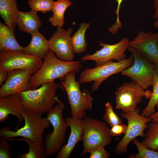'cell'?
<instances>
[{
  "instance_id": "obj_22",
  "label": "cell",
  "mask_w": 158,
  "mask_h": 158,
  "mask_svg": "<svg viewBox=\"0 0 158 158\" xmlns=\"http://www.w3.org/2000/svg\"><path fill=\"white\" fill-rule=\"evenodd\" d=\"M8 141H21L28 144L29 151L27 153H21L17 156L19 158H45L46 157V149L43 142L30 139L22 137L6 139Z\"/></svg>"
},
{
  "instance_id": "obj_10",
  "label": "cell",
  "mask_w": 158,
  "mask_h": 158,
  "mask_svg": "<svg viewBox=\"0 0 158 158\" xmlns=\"http://www.w3.org/2000/svg\"><path fill=\"white\" fill-rule=\"evenodd\" d=\"M144 90L133 81L123 83L117 88L116 92V108L125 113L134 111L143 97L150 98L152 93Z\"/></svg>"
},
{
  "instance_id": "obj_4",
  "label": "cell",
  "mask_w": 158,
  "mask_h": 158,
  "mask_svg": "<svg viewBox=\"0 0 158 158\" xmlns=\"http://www.w3.org/2000/svg\"><path fill=\"white\" fill-rule=\"evenodd\" d=\"M64 104L60 103L47 113L46 117L53 126L52 133L46 134L44 140L46 157L57 154L65 141V134L68 126L63 116Z\"/></svg>"
},
{
  "instance_id": "obj_24",
  "label": "cell",
  "mask_w": 158,
  "mask_h": 158,
  "mask_svg": "<svg viewBox=\"0 0 158 158\" xmlns=\"http://www.w3.org/2000/svg\"><path fill=\"white\" fill-rule=\"evenodd\" d=\"M90 25L89 23L82 22L77 31L71 37V41L75 53L81 54L86 50L87 44L85 34L86 30L90 27Z\"/></svg>"
},
{
  "instance_id": "obj_28",
  "label": "cell",
  "mask_w": 158,
  "mask_h": 158,
  "mask_svg": "<svg viewBox=\"0 0 158 158\" xmlns=\"http://www.w3.org/2000/svg\"><path fill=\"white\" fill-rule=\"evenodd\" d=\"M54 2L53 0H30L27 2L32 9L43 13L52 11Z\"/></svg>"
},
{
  "instance_id": "obj_23",
  "label": "cell",
  "mask_w": 158,
  "mask_h": 158,
  "mask_svg": "<svg viewBox=\"0 0 158 158\" xmlns=\"http://www.w3.org/2000/svg\"><path fill=\"white\" fill-rule=\"evenodd\" d=\"M72 4L69 0H57L54 2L52 11L53 16L49 21L54 27L62 28L65 23L64 14L67 8Z\"/></svg>"
},
{
  "instance_id": "obj_7",
  "label": "cell",
  "mask_w": 158,
  "mask_h": 158,
  "mask_svg": "<svg viewBox=\"0 0 158 158\" xmlns=\"http://www.w3.org/2000/svg\"><path fill=\"white\" fill-rule=\"evenodd\" d=\"M134 61L132 54L129 58L121 61L113 62L111 60L101 66L92 68H86L80 73L78 81L83 84L94 81L91 92L96 91L107 78L131 66Z\"/></svg>"
},
{
  "instance_id": "obj_30",
  "label": "cell",
  "mask_w": 158,
  "mask_h": 158,
  "mask_svg": "<svg viewBox=\"0 0 158 158\" xmlns=\"http://www.w3.org/2000/svg\"><path fill=\"white\" fill-rule=\"evenodd\" d=\"M3 137L0 138V158H11L12 156L11 145Z\"/></svg>"
},
{
  "instance_id": "obj_16",
  "label": "cell",
  "mask_w": 158,
  "mask_h": 158,
  "mask_svg": "<svg viewBox=\"0 0 158 158\" xmlns=\"http://www.w3.org/2000/svg\"><path fill=\"white\" fill-rule=\"evenodd\" d=\"M25 110L22 98L18 94L5 96L0 97V122H3L9 117V115L16 116L18 123L24 118L23 114Z\"/></svg>"
},
{
  "instance_id": "obj_37",
  "label": "cell",
  "mask_w": 158,
  "mask_h": 158,
  "mask_svg": "<svg viewBox=\"0 0 158 158\" xmlns=\"http://www.w3.org/2000/svg\"><path fill=\"white\" fill-rule=\"evenodd\" d=\"M156 18V20L154 23L153 26L154 28L158 29V18Z\"/></svg>"
},
{
  "instance_id": "obj_29",
  "label": "cell",
  "mask_w": 158,
  "mask_h": 158,
  "mask_svg": "<svg viewBox=\"0 0 158 158\" xmlns=\"http://www.w3.org/2000/svg\"><path fill=\"white\" fill-rule=\"evenodd\" d=\"M103 118L108 123L111 128L122 123L121 119L115 113L112 106L109 102L105 104V112Z\"/></svg>"
},
{
  "instance_id": "obj_19",
  "label": "cell",
  "mask_w": 158,
  "mask_h": 158,
  "mask_svg": "<svg viewBox=\"0 0 158 158\" xmlns=\"http://www.w3.org/2000/svg\"><path fill=\"white\" fill-rule=\"evenodd\" d=\"M30 43L24 47L25 53L44 59L49 50L48 40L39 32L31 34Z\"/></svg>"
},
{
  "instance_id": "obj_6",
  "label": "cell",
  "mask_w": 158,
  "mask_h": 158,
  "mask_svg": "<svg viewBox=\"0 0 158 158\" xmlns=\"http://www.w3.org/2000/svg\"><path fill=\"white\" fill-rule=\"evenodd\" d=\"M84 122L83 150L80 156L111 143L112 136L106 123L89 117H86Z\"/></svg>"
},
{
  "instance_id": "obj_21",
  "label": "cell",
  "mask_w": 158,
  "mask_h": 158,
  "mask_svg": "<svg viewBox=\"0 0 158 158\" xmlns=\"http://www.w3.org/2000/svg\"><path fill=\"white\" fill-rule=\"evenodd\" d=\"M17 0H0V14L5 24L14 30L19 11Z\"/></svg>"
},
{
  "instance_id": "obj_18",
  "label": "cell",
  "mask_w": 158,
  "mask_h": 158,
  "mask_svg": "<svg viewBox=\"0 0 158 158\" xmlns=\"http://www.w3.org/2000/svg\"><path fill=\"white\" fill-rule=\"evenodd\" d=\"M37 13V11L32 9L27 12L19 11L17 19L19 30L30 34L38 32L42 23Z\"/></svg>"
},
{
  "instance_id": "obj_26",
  "label": "cell",
  "mask_w": 158,
  "mask_h": 158,
  "mask_svg": "<svg viewBox=\"0 0 158 158\" xmlns=\"http://www.w3.org/2000/svg\"><path fill=\"white\" fill-rule=\"evenodd\" d=\"M155 65L156 72L152 84L153 91L147 107L143 110L141 114L145 117H148L155 112V106L158 102V63Z\"/></svg>"
},
{
  "instance_id": "obj_17",
  "label": "cell",
  "mask_w": 158,
  "mask_h": 158,
  "mask_svg": "<svg viewBox=\"0 0 158 158\" xmlns=\"http://www.w3.org/2000/svg\"><path fill=\"white\" fill-rule=\"evenodd\" d=\"M67 123L71 128V132L67 143L63 146L57 153V158H68L77 143L82 140L84 122L76 118L67 117Z\"/></svg>"
},
{
  "instance_id": "obj_15",
  "label": "cell",
  "mask_w": 158,
  "mask_h": 158,
  "mask_svg": "<svg viewBox=\"0 0 158 158\" xmlns=\"http://www.w3.org/2000/svg\"><path fill=\"white\" fill-rule=\"evenodd\" d=\"M32 74L30 71L23 69L8 71L7 78L0 88V97L33 90L29 83Z\"/></svg>"
},
{
  "instance_id": "obj_11",
  "label": "cell",
  "mask_w": 158,
  "mask_h": 158,
  "mask_svg": "<svg viewBox=\"0 0 158 158\" xmlns=\"http://www.w3.org/2000/svg\"><path fill=\"white\" fill-rule=\"evenodd\" d=\"M140 109L137 108L131 112L120 114L122 117L127 120V128L124 136L115 147L116 153H126L128 145L137 137H145L144 131L148 127L147 123L152 121V119L149 116L145 117L140 115Z\"/></svg>"
},
{
  "instance_id": "obj_2",
  "label": "cell",
  "mask_w": 158,
  "mask_h": 158,
  "mask_svg": "<svg viewBox=\"0 0 158 158\" xmlns=\"http://www.w3.org/2000/svg\"><path fill=\"white\" fill-rule=\"evenodd\" d=\"M38 89L20 92L25 109L41 116L51 109L58 101L56 92L58 85L54 82L42 84Z\"/></svg>"
},
{
  "instance_id": "obj_27",
  "label": "cell",
  "mask_w": 158,
  "mask_h": 158,
  "mask_svg": "<svg viewBox=\"0 0 158 158\" xmlns=\"http://www.w3.org/2000/svg\"><path fill=\"white\" fill-rule=\"evenodd\" d=\"M133 143L137 147L138 153L133 155L130 158H158V151H155L148 148L142 142L135 138L133 140Z\"/></svg>"
},
{
  "instance_id": "obj_35",
  "label": "cell",
  "mask_w": 158,
  "mask_h": 158,
  "mask_svg": "<svg viewBox=\"0 0 158 158\" xmlns=\"http://www.w3.org/2000/svg\"><path fill=\"white\" fill-rule=\"evenodd\" d=\"M152 119V121L158 122V111L154 112L149 116Z\"/></svg>"
},
{
  "instance_id": "obj_34",
  "label": "cell",
  "mask_w": 158,
  "mask_h": 158,
  "mask_svg": "<svg viewBox=\"0 0 158 158\" xmlns=\"http://www.w3.org/2000/svg\"><path fill=\"white\" fill-rule=\"evenodd\" d=\"M8 72L6 71H0V85L6 81L8 75Z\"/></svg>"
},
{
  "instance_id": "obj_20",
  "label": "cell",
  "mask_w": 158,
  "mask_h": 158,
  "mask_svg": "<svg viewBox=\"0 0 158 158\" xmlns=\"http://www.w3.org/2000/svg\"><path fill=\"white\" fill-rule=\"evenodd\" d=\"M24 47L17 42L14 30L2 22L0 23V51H23Z\"/></svg>"
},
{
  "instance_id": "obj_32",
  "label": "cell",
  "mask_w": 158,
  "mask_h": 158,
  "mask_svg": "<svg viewBox=\"0 0 158 158\" xmlns=\"http://www.w3.org/2000/svg\"><path fill=\"white\" fill-rule=\"evenodd\" d=\"M104 147H97L90 152V158H108L110 153L105 150Z\"/></svg>"
},
{
  "instance_id": "obj_12",
  "label": "cell",
  "mask_w": 158,
  "mask_h": 158,
  "mask_svg": "<svg viewBox=\"0 0 158 158\" xmlns=\"http://www.w3.org/2000/svg\"><path fill=\"white\" fill-rule=\"evenodd\" d=\"M129 42L127 38H123L118 43L114 44H105L100 41L98 46L102 48L92 54L88 53L85 55L81 58V60L93 61L96 62L95 67L111 60H115L117 61H123L126 59L125 52L129 46Z\"/></svg>"
},
{
  "instance_id": "obj_33",
  "label": "cell",
  "mask_w": 158,
  "mask_h": 158,
  "mask_svg": "<svg viewBox=\"0 0 158 158\" xmlns=\"http://www.w3.org/2000/svg\"><path fill=\"white\" fill-rule=\"evenodd\" d=\"M127 126L122 123L114 126L110 129L111 134L112 137L120 136L122 134H125L126 132Z\"/></svg>"
},
{
  "instance_id": "obj_14",
  "label": "cell",
  "mask_w": 158,
  "mask_h": 158,
  "mask_svg": "<svg viewBox=\"0 0 158 158\" xmlns=\"http://www.w3.org/2000/svg\"><path fill=\"white\" fill-rule=\"evenodd\" d=\"M128 46L154 64L158 63V32L153 33L141 30Z\"/></svg>"
},
{
  "instance_id": "obj_3",
  "label": "cell",
  "mask_w": 158,
  "mask_h": 158,
  "mask_svg": "<svg viewBox=\"0 0 158 158\" xmlns=\"http://www.w3.org/2000/svg\"><path fill=\"white\" fill-rule=\"evenodd\" d=\"M75 74L73 71H70L60 80L67 92L71 115L83 120L87 117L85 110L90 111L92 109L93 99L90 92L86 89L80 90V82L76 80Z\"/></svg>"
},
{
  "instance_id": "obj_8",
  "label": "cell",
  "mask_w": 158,
  "mask_h": 158,
  "mask_svg": "<svg viewBox=\"0 0 158 158\" xmlns=\"http://www.w3.org/2000/svg\"><path fill=\"white\" fill-rule=\"evenodd\" d=\"M127 49L133 55L134 62L131 66L123 70L121 74L129 77L133 81L147 90L152 86L156 72L155 64L133 48L128 46Z\"/></svg>"
},
{
  "instance_id": "obj_36",
  "label": "cell",
  "mask_w": 158,
  "mask_h": 158,
  "mask_svg": "<svg viewBox=\"0 0 158 158\" xmlns=\"http://www.w3.org/2000/svg\"><path fill=\"white\" fill-rule=\"evenodd\" d=\"M154 6L155 8L156 11L154 16V18H158V0H154Z\"/></svg>"
},
{
  "instance_id": "obj_1",
  "label": "cell",
  "mask_w": 158,
  "mask_h": 158,
  "mask_svg": "<svg viewBox=\"0 0 158 158\" xmlns=\"http://www.w3.org/2000/svg\"><path fill=\"white\" fill-rule=\"evenodd\" d=\"M44 59L40 68L29 79V83L33 90L44 83L54 82L57 78L60 79L70 71L78 73L82 67L80 61L67 62L60 60L50 49Z\"/></svg>"
},
{
  "instance_id": "obj_9",
  "label": "cell",
  "mask_w": 158,
  "mask_h": 158,
  "mask_svg": "<svg viewBox=\"0 0 158 158\" xmlns=\"http://www.w3.org/2000/svg\"><path fill=\"white\" fill-rule=\"evenodd\" d=\"M43 62L42 59L27 54L23 51L5 50L0 53V71H8L17 69L30 71L36 73Z\"/></svg>"
},
{
  "instance_id": "obj_31",
  "label": "cell",
  "mask_w": 158,
  "mask_h": 158,
  "mask_svg": "<svg viewBox=\"0 0 158 158\" xmlns=\"http://www.w3.org/2000/svg\"><path fill=\"white\" fill-rule=\"evenodd\" d=\"M123 0H116L118 4L117 9L115 11V13L117 15L116 20L113 26L108 28L109 31L113 35L116 34L117 32L119 29L122 28V24L119 19V13L121 5Z\"/></svg>"
},
{
  "instance_id": "obj_13",
  "label": "cell",
  "mask_w": 158,
  "mask_h": 158,
  "mask_svg": "<svg viewBox=\"0 0 158 158\" xmlns=\"http://www.w3.org/2000/svg\"><path fill=\"white\" fill-rule=\"evenodd\" d=\"M72 28L67 30L57 27V30L48 40L49 47L60 60L67 62L73 61L75 57L71 34Z\"/></svg>"
},
{
  "instance_id": "obj_5",
  "label": "cell",
  "mask_w": 158,
  "mask_h": 158,
  "mask_svg": "<svg viewBox=\"0 0 158 158\" xmlns=\"http://www.w3.org/2000/svg\"><path fill=\"white\" fill-rule=\"evenodd\" d=\"M25 121L23 127L16 131L10 130L8 126L0 129V137L6 139L18 137L43 142V135L44 130L51 126V123L46 117L39 116L25 110L23 113Z\"/></svg>"
},
{
  "instance_id": "obj_38",
  "label": "cell",
  "mask_w": 158,
  "mask_h": 158,
  "mask_svg": "<svg viewBox=\"0 0 158 158\" xmlns=\"http://www.w3.org/2000/svg\"><path fill=\"white\" fill-rule=\"evenodd\" d=\"M156 106L157 108H158V102Z\"/></svg>"
},
{
  "instance_id": "obj_25",
  "label": "cell",
  "mask_w": 158,
  "mask_h": 158,
  "mask_svg": "<svg viewBox=\"0 0 158 158\" xmlns=\"http://www.w3.org/2000/svg\"><path fill=\"white\" fill-rule=\"evenodd\" d=\"M147 129L142 143L150 150L158 151V122L152 121Z\"/></svg>"
}]
</instances>
